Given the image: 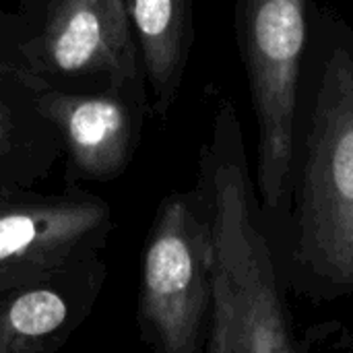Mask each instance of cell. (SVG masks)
<instances>
[{"label":"cell","instance_id":"cell-1","mask_svg":"<svg viewBox=\"0 0 353 353\" xmlns=\"http://www.w3.org/2000/svg\"><path fill=\"white\" fill-rule=\"evenodd\" d=\"M273 244L294 294L312 304L353 296V27L331 6L312 10L290 201Z\"/></svg>","mask_w":353,"mask_h":353},{"label":"cell","instance_id":"cell-2","mask_svg":"<svg viewBox=\"0 0 353 353\" xmlns=\"http://www.w3.org/2000/svg\"><path fill=\"white\" fill-rule=\"evenodd\" d=\"M211 242L213 308L205 353H296L288 283L250 174L240 116L217 105L199 155Z\"/></svg>","mask_w":353,"mask_h":353},{"label":"cell","instance_id":"cell-3","mask_svg":"<svg viewBox=\"0 0 353 353\" xmlns=\"http://www.w3.org/2000/svg\"><path fill=\"white\" fill-rule=\"evenodd\" d=\"M314 0H234V31L256 120L254 182L271 230L290 201L294 120Z\"/></svg>","mask_w":353,"mask_h":353},{"label":"cell","instance_id":"cell-4","mask_svg":"<svg viewBox=\"0 0 353 353\" xmlns=\"http://www.w3.org/2000/svg\"><path fill=\"white\" fill-rule=\"evenodd\" d=\"M2 52L62 91H105L145 79L124 0H21L0 12Z\"/></svg>","mask_w":353,"mask_h":353},{"label":"cell","instance_id":"cell-5","mask_svg":"<svg viewBox=\"0 0 353 353\" xmlns=\"http://www.w3.org/2000/svg\"><path fill=\"white\" fill-rule=\"evenodd\" d=\"M213 308L209 221L199 188L161 199L145 238L137 327L157 353H203Z\"/></svg>","mask_w":353,"mask_h":353},{"label":"cell","instance_id":"cell-6","mask_svg":"<svg viewBox=\"0 0 353 353\" xmlns=\"http://www.w3.org/2000/svg\"><path fill=\"white\" fill-rule=\"evenodd\" d=\"M114 228L110 203L81 184L46 194L0 178V292L99 256Z\"/></svg>","mask_w":353,"mask_h":353},{"label":"cell","instance_id":"cell-7","mask_svg":"<svg viewBox=\"0 0 353 353\" xmlns=\"http://www.w3.org/2000/svg\"><path fill=\"white\" fill-rule=\"evenodd\" d=\"M35 105L60 137L64 186L122 176L141 143L145 116L151 114L147 79L85 93L43 85Z\"/></svg>","mask_w":353,"mask_h":353},{"label":"cell","instance_id":"cell-8","mask_svg":"<svg viewBox=\"0 0 353 353\" xmlns=\"http://www.w3.org/2000/svg\"><path fill=\"white\" fill-rule=\"evenodd\" d=\"M108 277L101 256L0 292V353H56L87 321Z\"/></svg>","mask_w":353,"mask_h":353},{"label":"cell","instance_id":"cell-9","mask_svg":"<svg viewBox=\"0 0 353 353\" xmlns=\"http://www.w3.org/2000/svg\"><path fill=\"white\" fill-rule=\"evenodd\" d=\"M43 85L0 48V178L23 186L46 178L62 155L56 128L35 105Z\"/></svg>","mask_w":353,"mask_h":353},{"label":"cell","instance_id":"cell-10","mask_svg":"<svg viewBox=\"0 0 353 353\" xmlns=\"http://www.w3.org/2000/svg\"><path fill=\"white\" fill-rule=\"evenodd\" d=\"M145 70L151 114L165 122L194 43V0H124Z\"/></svg>","mask_w":353,"mask_h":353}]
</instances>
